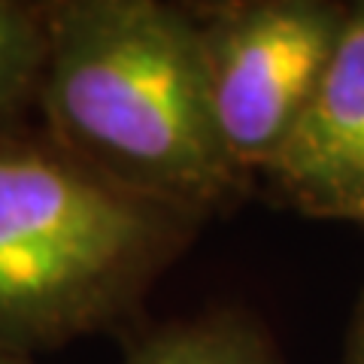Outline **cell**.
Segmentation results:
<instances>
[{"mask_svg": "<svg viewBox=\"0 0 364 364\" xmlns=\"http://www.w3.org/2000/svg\"><path fill=\"white\" fill-rule=\"evenodd\" d=\"M46 134L124 191L188 215L240 188L215 131L198 16L158 0L46 4Z\"/></svg>", "mask_w": 364, "mask_h": 364, "instance_id": "obj_1", "label": "cell"}, {"mask_svg": "<svg viewBox=\"0 0 364 364\" xmlns=\"http://www.w3.org/2000/svg\"><path fill=\"white\" fill-rule=\"evenodd\" d=\"M191 231L46 131L0 124V355L119 328Z\"/></svg>", "mask_w": 364, "mask_h": 364, "instance_id": "obj_2", "label": "cell"}, {"mask_svg": "<svg viewBox=\"0 0 364 364\" xmlns=\"http://www.w3.org/2000/svg\"><path fill=\"white\" fill-rule=\"evenodd\" d=\"M346 21L325 0H255L198 18L215 131L231 164L264 170L304 119Z\"/></svg>", "mask_w": 364, "mask_h": 364, "instance_id": "obj_3", "label": "cell"}, {"mask_svg": "<svg viewBox=\"0 0 364 364\" xmlns=\"http://www.w3.org/2000/svg\"><path fill=\"white\" fill-rule=\"evenodd\" d=\"M264 170L310 215L340 219L364 200V0L346 6L322 82Z\"/></svg>", "mask_w": 364, "mask_h": 364, "instance_id": "obj_4", "label": "cell"}, {"mask_svg": "<svg viewBox=\"0 0 364 364\" xmlns=\"http://www.w3.org/2000/svg\"><path fill=\"white\" fill-rule=\"evenodd\" d=\"M124 364H282L255 322L237 313H210L195 322L146 331L128 346Z\"/></svg>", "mask_w": 364, "mask_h": 364, "instance_id": "obj_5", "label": "cell"}, {"mask_svg": "<svg viewBox=\"0 0 364 364\" xmlns=\"http://www.w3.org/2000/svg\"><path fill=\"white\" fill-rule=\"evenodd\" d=\"M46 55V4L0 0V124H21L40 100Z\"/></svg>", "mask_w": 364, "mask_h": 364, "instance_id": "obj_6", "label": "cell"}, {"mask_svg": "<svg viewBox=\"0 0 364 364\" xmlns=\"http://www.w3.org/2000/svg\"><path fill=\"white\" fill-rule=\"evenodd\" d=\"M346 364H364V301H361V306H358L355 322H352V331H349Z\"/></svg>", "mask_w": 364, "mask_h": 364, "instance_id": "obj_7", "label": "cell"}, {"mask_svg": "<svg viewBox=\"0 0 364 364\" xmlns=\"http://www.w3.org/2000/svg\"><path fill=\"white\" fill-rule=\"evenodd\" d=\"M340 219H346V222H358V225H364V200L361 203H355V207H349Z\"/></svg>", "mask_w": 364, "mask_h": 364, "instance_id": "obj_8", "label": "cell"}, {"mask_svg": "<svg viewBox=\"0 0 364 364\" xmlns=\"http://www.w3.org/2000/svg\"><path fill=\"white\" fill-rule=\"evenodd\" d=\"M0 364H33V361L21 355H0Z\"/></svg>", "mask_w": 364, "mask_h": 364, "instance_id": "obj_9", "label": "cell"}]
</instances>
